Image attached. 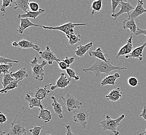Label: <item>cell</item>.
Instances as JSON below:
<instances>
[{"mask_svg": "<svg viewBox=\"0 0 146 135\" xmlns=\"http://www.w3.org/2000/svg\"><path fill=\"white\" fill-rule=\"evenodd\" d=\"M127 68L123 67L115 66L110 62H106L96 58V62L91 65L90 67L87 69H83V71L87 73L90 71L94 73L96 76L98 78H100L102 73H105L107 75L110 76V73L113 71H121L122 70H127Z\"/></svg>", "mask_w": 146, "mask_h": 135, "instance_id": "6da1fadb", "label": "cell"}, {"mask_svg": "<svg viewBox=\"0 0 146 135\" xmlns=\"http://www.w3.org/2000/svg\"><path fill=\"white\" fill-rule=\"evenodd\" d=\"M124 114H122L118 118L112 119L110 116L107 115L106 118L100 122V124L102 129L104 131L108 130L113 132L115 135H119V132L117 130L118 127L120 125L121 121L125 118Z\"/></svg>", "mask_w": 146, "mask_h": 135, "instance_id": "7a4b0ae2", "label": "cell"}, {"mask_svg": "<svg viewBox=\"0 0 146 135\" xmlns=\"http://www.w3.org/2000/svg\"><path fill=\"white\" fill-rule=\"evenodd\" d=\"M38 61V59H37V57H35L34 59L29 65L32 68L33 78L37 80L42 81L45 75L44 67L47 65V62L44 60L41 64H39Z\"/></svg>", "mask_w": 146, "mask_h": 135, "instance_id": "3957f363", "label": "cell"}, {"mask_svg": "<svg viewBox=\"0 0 146 135\" xmlns=\"http://www.w3.org/2000/svg\"><path fill=\"white\" fill-rule=\"evenodd\" d=\"M87 25V23H73L72 22L67 23L61 25L58 27H48L42 25V27L44 29H47L50 30H58L60 31L65 34L66 37L68 38L72 34L75 33L74 28L76 26H84Z\"/></svg>", "mask_w": 146, "mask_h": 135, "instance_id": "277c9868", "label": "cell"}, {"mask_svg": "<svg viewBox=\"0 0 146 135\" xmlns=\"http://www.w3.org/2000/svg\"><path fill=\"white\" fill-rule=\"evenodd\" d=\"M90 116V113L88 111L79 108L74 111L73 120L75 122L81 124L84 129H86Z\"/></svg>", "mask_w": 146, "mask_h": 135, "instance_id": "5b68a950", "label": "cell"}, {"mask_svg": "<svg viewBox=\"0 0 146 135\" xmlns=\"http://www.w3.org/2000/svg\"><path fill=\"white\" fill-rule=\"evenodd\" d=\"M63 100V105L67 108L68 112H72L73 111L77 110L80 108L82 104L80 101L73 96L70 94L68 93L65 97H61Z\"/></svg>", "mask_w": 146, "mask_h": 135, "instance_id": "8992f818", "label": "cell"}, {"mask_svg": "<svg viewBox=\"0 0 146 135\" xmlns=\"http://www.w3.org/2000/svg\"><path fill=\"white\" fill-rule=\"evenodd\" d=\"M16 118L17 117H16L11 123L10 132L7 134V135H26L27 130L25 128L24 124L20 121H16Z\"/></svg>", "mask_w": 146, "mask_h": 135, "instance_id": "52a82bcc", "label": "cell"}, {"mask_svg": "<svg viewBox=\"0 0 146 135\" xmlns=\"http://www.w3.org/2000/svg\"><path fill=\"white\" fill-rule=\"evenodd\" d=\"M39 59H44L47 61L49 65H52L54 61L58 62L60 61V60L56 57L54 52L51 50L50 47L47 46L45 51H40L39 53Z\"/></svg>", "mask_w": 146, "mask_h": 135, "instance_id": "ba28073f", "label": "cell"}, {"mask_svg": "<svg viewBox=\"0 0 146 135\" xmlns=\"http://www.w3.org/2000/svg\"><path fill=\"white\" fill-rule=\"evenodd\" d=\"M119 7H120V10L118 11V13H115L114 14H111V17L113 18V20H117L118 17L124 13H127L129 16V12L132 11H134L135 9V7L132 5L129 2H128L127 1H125V2H123L121 0L120 4L119 5Z\"/></svg>", "mask_w": 146, "mask_h": 135, "instance_id": "9c48e42d", "label": "cell"}, {"mask_svg": "<svg viewBox=\"0 0 146 135\" xmlns=\"http://www.w3.org/2000/svg\"><path fill=\"white\" fill-rule=\"evenodd\" d=\"M12 45L14 47H18L19 49H29V48H33L34 50L40 52L41 49L39 46L36 45L33 43L27 41L26 39L20 40L18 42H14L12 43Z\"/></svg>", "mask_w": 146, "mask_h": 135, "instance_id": "30bf717a", "label": "cell"}, {"mask_svg": "<svg viewBox=\"0 0 146 135\" xmlns=\"http://www.w3.org/2000/svg\"><path fill=\"white\" fill-rule=\"evenodd\" d=\"M71 81H72V79H68V78H66V76H65L64 73H61L60 78L56 81V84L51 86V90H54L58 88H61V89L65 88L68 87Z\"/></svg>", "mask_w": 146, "mask_h": 135, "instance_id": "8fae6325", "label": "cell"}, {"mask_svg": "<svg viewBox=\"0 0 146 135\" xmlns=\"http://www.w3.org/2000/svg\"><path fill=\"white\" fill-rule=\"evenodd\" d=\"M133 49V37L132 33L129 39L127 40V44L124 45L122 47L120 48V49L119 51L117 56L116 57V58L118 59L119 57L122 56H127L129 53H131L132 50Z\"/></svg>", "mask_w": 146, "mask_h": 135, "instance_id": "7c38bea8", "label": "cell"}, {"mask_svg": "<svg viewBox=\"0 0 146 135\" xmlns=\"http://www.w3.org/2000/svg\"><path fill=\"white\" fill-rule=\"evenodd\" d=\"M146 47V42L144 43L143 45H141L139 47H137L134 49L131 53L125 56L126 59H129L130 58H137L140 61H142L143 60V53L144 48Z\"/></svg>", "mask_w": 146, "mask_h": 135, "instance_id": "4fadbf2b", "label": "cell"}, {"mask_svg": "<svg viewBox=\"0 0 146 135\" xmlns=\"http://www.w3.org/2000/svg\"><path fill=\"white\" fill-rule=\"evenodd\" d=\"M146 13V9L143 7V1H138L137 5L135 9L132 11V13L129 16V19L135 20L139 16Z\"/></svg>", "mask_w": 146, "mask_h": 135, "instance_id": "5bb4252c", "label": "cell"}, {"mask_svg": "<svg viewBox=\"0 0 146 135\" xmlns=\"http://www.w3.org/2000/svg\"><path fill=\"white\" fill-rule=\"evenodd\" d=\"M25 100L28 102L29 106L30 109L37 107L40 109H44L42 104V100H40L36 97H32L29 94H26L25 95Z\"/></svg>", "mask_w": 146, "mask_h": 135, "instance_id": "9a60e30c", "label": "cell"}, {"mask_svg": "<svg viewBox=\"0 0 146 135\" xmlns=\"http://www.w3.org/2000/svg\"><path fill=\"white\" fill-rule=\"evenodd\" d=\"M49 86H52V84H50L44 87L37 86L34 94V96L41 100H44L45 99L47 98L49 94L51 93L50 90H48L47 88Z\"/></svg>", "mask_w": 146, "mask_h": 135, "instance_id": "2e32d148", "label": "cell"}, {"mask_svg": "<svg viewBox=\"0 0 146 135\" xmlns=\"http://www.w3.org/2000/svg\"><path fill=\"white\" fill-rule=\"evenodd\" d=\"M42 27V25H39L35 24L34 23H32L29 18H23L20 19V24L19 26L18 27L17 32H19V33L23 34V32L27 29L28 28L31 27Z\"/></svg>", "mask_w": 146, "mask_h": 135, "instance_id": "e0dca14e", "label": "cell"}, {"mask_svg": "<svg viewBox=\"0 0 146 135\" xmlns=\"http://www.w3.org/2000/svg\"><path fill=\"white\" fill-rule=\"evenodd\" d=\"M104 51L101 48H98L96 51H88L90 56L93 57L97 59L101 60L106 62H110V58H108V56L104 53Z\"/></svg>", "mask_w": 146, "mask_h": 135, "instance_id": "ac0fdd59", "label": "cell"}, {"mask_svg": "<svg viewBox=\"0 0 146 135\" xmlns=\"http://www.w3.org/2000/svg\"><path fill=\"white\" fill-rule=\"evenodd\" d=\"M120 78V75L118 73H115L113 74L106 76L101 82L102 86H105L106 85L115 86L116 84V81L117 79Z\"/></svg>", "mask_w": 146, "mask_h": 135, "instance_id": "d6986e66", "label": "cell"}, {"mask_svg": "<svg viewBox=\"0 0 146 135\" xmlns=\"http://www.w3.org/2000/svg\"><path fill=\"white\" fill-rule=\"evenodd\" d=\"M122 92L121 88L118 87L115 89L111 90L107 95L105 96L107 100L110 101L116 102L119 100V99L122 97Z\"/></svg>", "mask_w": 146, "mask_h": 135, "instance_id": "ffe728a7", "label": "cell"}, {"mask_svg": "<svg viewBox=\"0 0 146 135\" xmlns=\"http://www.w3.org/2000/svg\"><path fill=\"white\" fill-rule=\"evenodd\" d=\"M124 20L123 23V28L124 29H129L132 33L136 34L138 27L135 23V20L130 19H123Z\"/></svg>", "mask_w": 146, "mask_h": 135, "instance_id": "44dd1931", "label": "cell"}, {"mask_svg": "<svg viewBox=\"0 0 146 135\" xmlns=\"http://www.w3.org/2000/svg\"><path fill=\"white\" fill-rule=\"evenodd\" d=\"M16 6L15 9H19L25 11V13L29 11V0H16L13 1Z\"/></svg>", "mask_w": 146, "mask_h": 135, "instance_id": "7402d4cb", "label": "cell"}, {"mask_svg": "<svg viewBox=\"0 0 146 135\" xmlns=\"http://www.w3.org/2000/svg\"><path fill=\"white\" fill-rule=\"evenodd\" d=\"M93 46L92 42H90L87 44L84 45H80L77 47L76 51H75L76 56L80 57H83L86 53L89 51Z\"/></svg>", "mask_w": 146, "mask_h": 135, "instance_id": "603a6c76", "label": "cell"}, {"mask_svg": "<svg viewBox=\"0 0 146 135\" xmlns=\"http://www.w3.org/2000/svg\"><path fill=\"white\" fill-rule=\"evenodd\" d=\"M37 118L40 120H42L45 123H47L49 122L52 118V114L51 112L48 109H40L38 116H37Z\"/></svg>", "mask_w": 146, "mask_h": 135, "instance_id": "cb8c5ba5", "label": "cell"}, {"mask_svg": "<svg viewBox=\"0 0 146 135\" xmlns=\"http://www.w3.org/2000/svg\"><path fill=\"white\" fill-rule=\"evenodd\" d=\"M45 11V9H39V11L36 12H34L29 10L25 14L19 15L18 17L20 19L23 18H33L34 19H36L37 17L39 16L40 15L44 13Z\"/></svg>", "mask_w": 146, "mask_h": 135, "instance_id": "d4e9b609", "label": "cell"}, {"mask_svg": "<svg viewBox=\"0 0 146 135\" xmlns=\"http://www.w3.org/2000/svg\"><path fill=\"white\" fill-rule=\"evenodd\" d=\"M51 99L53 100L52 106L54 108V112L60 118H64L63 115V110H62V104H60L57 100L56 98L54 96H51Z\"/></svg>", "mask_w": 146, "mask_h": 135, "instance_id": "484cf974", "label": "cell"}, {"mask_svg": "<svg viewBox=\"0 0 146 135\" xmlns=\"http://www.w3.org/2000/svg\"><path fill=\"white\" fill-rule=\"evenodd\" d=\"M11 76L16 81H21L28 78L29 75L25 68H23L15 73H11Z\"/></svg>", "mask_w": 146, "mask_h": 135, "instance_id": "4316f807", "label": "cell"}, {"mask_svg": "<svg viewBox=\"0 0 146 135\" xmlns=\"http://www.w3.org/2000/svg\"><path fill=\"white\" fill-rule=\"evenodd\" d=\"M103 5V1L102 0H98L95 1L93 2L91 5V9L92 10L91 14L93 15L96 12H100L101 11Z\"/></svg>", "mask_w": 146, "mask_h": 135, "instance_id": "83f0119b", "label": "cell"}, {"mask_svg": "<svg viewBox=\"0 0 146 135\" xmlns=\"http://www.w3.org/2000/svg\"><path fill=\"white\" fill-rule=\"evenodd\" d=\"M11 73L9 74H6L3 76V81H2V85H3V88H5L7 87L10 83L15 81V79L14 77L11 76Z\"/></svg>", "mask_w": 146, "mask_h": 135, "instance_id": "f1b7e54d", "label": "cell"}, {"mask_svg": "<svg viewBox=\"0 0 146 135\" xmlns=\"http://www.w3.org/2000/svg\"><path fill=\"white\" fill-rule=\"evenodd\" d=\"M19 81H20L15 80L14 82L10 83L6 88L0 90V93L1 94H6L9 90H14V89L18 87V83Z\"/></svg>", "mask_w": 146, "mask_h": 135, "instance_id": "f546056e", "label": "cell"}, {"mask_svg": "<svg viewBox=\"0 0 146 135\" xmlns=\"http://www.w3.org/2000/svg\"><path fill=\"white\" fill-rule=\"evenodd\" d=\"M68 39L69 40V44L71 46H73L81 41V35L80 34L76 35L75 33H74L68 37Z\"/></svg>", "mask_w": 146, "mask_h": 135, "instance_id": "4dcf8cb0", "label": "cell"}, {"mask_svg": "<svg viewBox=\"0 0 146 135\" xmlns=\"http://www.w3.org/2000/svg\"><path fill=\"white\" fill-rule=\"evenodd\" d=\"M13 67L12 63H9L7 65L1 64L0 65V74H9V71L11 70V67Z\"/></svg>", "mask_w": 146, "mask_h": 135, "instance_id": "1f68e13d", "label": "cell"}, {"mask_svg": "<svg viewBox=\"0 0 146 135\" xmlns=\"http://www.w3.org/2000/svg\"><path fill=\"white\" fill-rule=\"evenodd\" d=\"M66 72L70 77V79H75V80L76 81H78L80 80V77L76 75L75 71L73 69L68 68V69L66 70Z\"/></svg>", "mask_w": 146, "mask_h": 135, "instance_id": "d6a6232c", "label": "cell"}, {"mask_svg": "<svg viewBox=\"0 0 146 135\" xmlns=\"http://www.w3.org/2000/svg\"><path fill=\"white\" fill-rule=\"evenodd\" d=\"M12 62L19 63V61H17V60H11V59H10V58H7L4 57H0V63H1V64L7 65V64H9V63H11Z\"/></svg>", "mask_w": 146, "mask_h": 135, "instance_id": "836d02e7", "label": "cell"}, {"mask_svg": "<svg viewBox=\"0 0 146 135\" xmlns=\"http://www.w3.org/2000/svg\"><path fill=\"white\" fill-rule=\"evenodd\" d=\"M14 1H11V0H3V4L1 7V11H3L4 13H6V9L8 7L11 6V3H13Z\"/></svg>", "mask_w": 146, "mask_h": 135, "instance_id": "e575fe53", "label": "cell"}, {"mask_svg": "<svg viewBox=\"0 0 146 135\" xmlns=\"http://www.w3.org/2000/svg\"><path fill=\"white\" fill-rule=\"evenodd\" d=\"M127 83L130 86L135 87L139 84L137 79L135 77H130L127 80Z\"/></svg>", "mask_w": 146, "mask_h": 135, "instance_id": "d590c367", "label": "cell"}, {"mask_svg": "<svg viewBox=\"0 0 146 135\" xmlns=\"http://www.w3.org/2000/svg\"><path fill=\"white\" fill-rule=\"evenodd\" d=\"M29 7L30 11L34 12H36L39 10V5L37 3L34 2H30L29 3Z\"/></svg>", "mask_w": 146, "mask_h": 135, "instance_id": "8d00e7d4", "label": "cell"}, {"mask_svg": "<svg viewBox=\"0 0 146 135\" xmlns=\"http://www.w3.org/2000/svg\"><path fill=\"white\" fill-rule=\"evenodd\" d=\"M42 127L39 126H34L29 131L31 132L32 135H39L42 130Z\"/></svg>", "mask_w": 146, "mask_h": 135, "instance_id": "74e56055", "label": "cell"}, {"mask_svg": "<svg viewBox=\"0 0 146 135\" xmlns=\"http://www.w3.org/2000/svg\"><path fill=\"white\" fill-rule=\"evenodd\" d=\"M121 0H117V1H115V0H112L111 1V7H112V14H115V11L116 9V8L121 3Z\"/></svg>", "mask_w": 146, "mask_h": 135, "instance_id": "f35d334b", "label": "cell"}, {"mask_svg": "<svg viewBox=\"0 0 146 135\" xmlns=\"http://www.w3.org/2000/svg\"><path fill=\"white\" fill-rule=\"evenodd\" d=\"M58 65H59V67L62 70H66L68 68H69L70 66L69 65L66 64L65 62H64L63 61H60V62L58 63Z\"/></svg>", "mask_w": 146, "mask_h": 135, "instance_id": "ab89813d", "label": "cell"}, {"mask_svg": "<svg viewBox=\"0 0 146 135\" xmlns=\"http://www.w3.org/2000/svg\"><path fill=\"white\" fill-rule=\"evenodd\" d=\"M63 61L65 62L66 64L70 65H72L73 63V62L75 61V58L74 57L68 58V57L66 56Z\"/></svg>", "mask_w": 146, "mask_h": 135, "instance_id": "60d3db41", "label": "cell"}, {"mask_svg": "<svg viewBox=\"0 0 146 135\" xmlns=\"http://www.w3.org/2000/svg\"><path fill=\"white\" fill-rule=\"evenodd\" d=\"M7 121V118L5 115H4L2 112H0V123L1 124H4Z\"/></svg>", "mask_w": 146, "mask_h": 135, "instance_id": "b9f144b4", "label": "cell"}, {"mask_svg": "<svg viewBox=\"0 0 146 135\" xmlns=\"http://www.w3.org/2000/svg\"><path fill=\"white\" fill-rule=\"evenodd\" d=\"M141 34H143L145 36H146V30H143L139 28L138 27L137 29V31H136V33L135 35H139Z\"/></svg>", "mask_w": 146, "mask_h": 135, "instance_id": "7bdbcfd3", "label": "cell"}, {"mask_svg": "<svg viewBox=\"0 0 146 135\" xmlns=\"http://www.w3.org/2000/svg\"><path fill=\"white\" fill-rule=\"evenodd\" d=\"M65 127L67 130V132H66V135H76V134H74L71 130V127L69 125H67L65 126Z\"/></svg>", "mask_w": 146, "mask_h": 135, "instance_id": "ee69618b", "label": "cell"}, {"mask_svg": "<svg viewBox=\"0 0 146 135\" xmlns=\"http://www.w3.org/2000/svg\"><path fill=\"white\" fill-rule=\"evenodd\" d=\"M141 113L140 114V116L142 117L143 118H144L146 121V107L145 106L143 108V111H141Z\"/></svg>", "mask_w": 146, "mask_h": 135, "instance_id": "f6af8a7d", "label": "cell"}, {"mask_svg": "<svg viewBox=\"0 0 146 135\" xmlns=\"http://www.w3.org/2000/svg\"><path fill=\"white\" fill-rule=\"evenodd\" d=\"M6 132H3L2 130H1V133H0V135H6Z\"/></svg>", "mask_w": 146, "mask_h": 135, "instance_id": "bcb514c9", "label": "cell"}, {"mask_svg": "<svg viewBox=\"0 0 146 135\" xmlns=\"http://www.w3.org/2000/svg\"><path fill=\"white\" fill-rule=\"evenodd\" d=\"M139 135H146V133H144V132H142V133H141Z\"/></svg>", "mask_w": 146, "mask_h": 135, "instance_id": "7dc6e473", "label": "cell"}, {"mask_svg": "<svg viewBox=\"0 0 146 135\" xmlns=\"http://www.w3.org/2000/svg\"><path fill=\"white\" fill-rule=\"evenodd\" d=\"M46 135H52V134H51L50 133V132H47V134Z\"/></svg>", "mask_w": 146, "mask_h": 135, "instance_id": "c3c4849f", "label": "cell"}, {"mask_svg": "<svg viewBox=\"0 0 146 135\" xmlns=\"http://www.w3.org/2000/svg\"><path fill=\"white\" fill-rule=\"evenodd\" d=\"M144 132V133H146V130H145V132Z\"/></svg>", "mask_w": 146, "mask_h": 135, "instance_id": "681fc988", "label": "cell"}]
</instances>
